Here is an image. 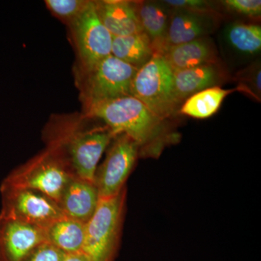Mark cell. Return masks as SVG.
<instances>
[{
    "instance_id": "cell-22",
    "label": "cell",
    "mask_w": 261,
    "mask_h": 261,
    "mask_svg": "<svg viewBox=\"0 0 261 261\" xmlns=\"http://www.w3.org/2000/svg\"><path fill=\"white\" fill-rule=\"evenodd\" d=\"M66 256L64 252L46 242L34 249L21 261H63Z\"/></svg>"
},
{
    "instance_id": "cell-25",
    "label": "cell",
    "mask_w": 261,
    "mask_h": 261,
    "mask_svg": "<svg viewBox=\"0 0 261 261\" xmlns=\"http://www.w3.org/2000/svg\"><path fill=\"white\" fill-rule=\"evenodd\" d=\"M63 261H89L88 258L85 256L82 252L78 253L70 254L67 255L65 260Z\"/></svg>"
},
{
    "instance_id": "cell-24",
    "label": "cell",
    "mask_w": 261,
    "mask_h": 261,
    "mask_svg": "<svg viewBox=\"0 0 261 261\" xmlns=\"http://www.w3.org/2000/svg\"><path fill=\"white\" fill-rule=\"evenodd\" d=\"M164 3L176 10L195 13H205L209 10V3L202 0H166Z\"/></svg>"
},
{
    "instance_id": "cell-12",
    "label": "cell",
    "mask_w": 261,
    "mask_h": 261,
    "mask_svg": "<svg viewBox=\"0 0 261 261\" xmlns=\"http://www.w3.org/2000/svg\"><path fill=\"white\" fill-rule=\"evenodd\" d=\"M98 16L113 37L142 33L135 3L123 0L94 1Z\"/></svg>"
},
{
    "instance_id": "cell-13",
    "label": "cell",
    "mask_w": 261,
    "mask_h": 261,
    "mask_svg": "<svg viewBox=\"0 0 261 261\" xmlns=\"http://www.w3.org/2000/svg\"><path fill=\"white\" fill-rule=\"evenodd\" d=\"M209 29L203 13L176 10L169 20L167 32L159 45L158 53L168 48L202 38Z\"/></svg>"
},
{
    "instance_id": "cell-19",
    "label": "cell",
    "mask_w": 261,
    "mask_h": 261,
    "mask_svg": "<svg viewBox=\"0 0 261 261\" xmlns=\"http://www.w3.org/2000/svg\"><path fill=\"white\" fill-rule=\"evenodd\" d=\"M233 91L232 89H222L217 86L204 89L187 98L181 106L180 112L192 118L205 119L219 111L225 98Z\"/></svg>"
},
{
    "instance_id": "cell-23",
    "label": "cell",
    "mask_w": 261,
    "mask_h": 261,
    "mask_svg": "<svg viewBox=\"0 0 261 261\" xmlns=\"http://www.w3.org/2000/svg\"><path fill=\"white\" fill-rule=\"evenodd\" d=\"M227 9L239 14L258 17L261 14L260 0H226L222 2Z\"/></svg>"
},
{
    "instance_id": "cell-11",
    "label": "cell",
    "mask_w": 261,
    "mask_h": 261,
    "mask_svg": "<svg viewBox=\"0 0 261 261\" xmlns=\"http://www.w3.org/2000/svg\"><path fill=\"white\" fill-rule=\"evenodd\" d=\"M99 201L94 182L73 177L65 187L58 205L65 217L86 224L97 210Z\"/></svg>"
},
{
    "instance_id": "cell-21",
    "label": "cell",
    "mask_w": 261,
    "mask_h": 261,
    "mask_svg": "<svg viewBox=\"0 0 261 261\" xmlns=\"http://www.w3.org/2000/svg\"><path fill=\"white\" fill-rule=\"evenodd\" d=\"M46 6L55 17L72 25L87 9L91 1L88 0H46Z\"/></svg>"
},
{
    "instance_id": "cell-16",
    "label": "cell",
    "mask_w": 261,
    "mask_h": 261,
    "mask_svg": "<svg viewBox=\"0 0 261 261\" xmlns=\"http://www.w3.org/2000/svg\"><path fill=\"white\" fill-rule=\"evenodd\" d=\"M150 39L145 33L124 37H113L111 55L115 58L139 68L154 54Z\"/></svg>"
},
{
    "instance_id": "cell-18",
    "label": "cell",
    "mask_w": 261,
    "mask_h": 261,
    "mask_svg": "<svg viewBox=\"0 0 261 261\" xmlns=\"http://www.w3.org/2000/svg\"><path fill=\"white\" fill-rule=\"evenodd\" d=\"M135 7L142 32L150 39L152 45L154 44L159 47L169 24L167 10L161 3L153 2L135 3Z\"/></svg>"
},
{
    "instance_id": "cell-3",
    "label": "cell",
    "mask_w": 261,
    "mask_h": 261,
    "mask_svg": "<svg viewBox=\"0 0 261 261\" xmlns=\"http://www.w3.org/2000/svg\"><path fill=\"white\" fill-rule=\"evenodd\" d=\"M126 189L118 195L99 199L97 210L85 226L82 253L89 261H114L121 233Z\"/></svg>"
},
{
    "instance_id": "cell-20",
    "label": "cell",
    "mask_w": 261,
    "mask_h": 261,
    "mask_svg": "<svg viewBox=\"0 0 261 261\" xmlns=\"http://www.w3.org/2000/svg\"><path fill=\"white\" fill-rule=\"evenodd\" d=\"M226 40L233 49L244 54H256L261 49V27L255 24L236 23L228 25Z\"/></svg>"
},
{
    "instance_id": "cell-5",
    "label": "cell",
    "mask_w": 261,
    "mask_h": 261,
    "mask_svg": "<svg viewBox=\"0 0 261 261\" xmlns=\"http://www.w3.org/2000/svg\"><path fill=\"white\" fill-rule=\"evenodd\" d=\"M130 94L137 98L161 119L177 106L173 89V72L161 54L152 58L136 72Z\"/></svg>"
},
{
    "instance_id": "cell-6",
    "label": "cell",
    "mask_w": 261,
    "mask_h": 261,
    "mask_svg": "<svg viewBox=\"0 0 261 261\" xmlns=\"http://www.w3.org/2000/svg\"><path fill=\"white\" fill-rule=\"evenodd\" d=\"M137 69L111 55L90 70L82 72L80 83L84 102H100L130 95Z\"/></svg>"
},
{
    "instance_id": "cell-7",
    "label": "cell",
    "mask_w": 261,
    "mask_h": 261,
    "mask_svg": "<svg viewBox=\"0 0 261 261\" xmlns=\"http://www.w3.org/2000/svg\"><path fill=\"white\" fill-rule=\"evenodd\" d=\"M0 218L47 228L65 217L59 205L41 192L0 185Z\"/></svg>"
},
{
    "instance_id": "cell-1",
    "label": "cell",
    "mask_w": 261,
    "mask_h": 261,
    "mask_svg": "<svg viewBox=\"0 0 261 261\" xmlns=\"http://www.w3.org/2000/svg\"><path fill=\"white\" fill-rule=\"evenodd\" d=\"M86 108L89 116L104 121L115 135L128 136L140 149L152 143L161 133V118L130 94L89 103Z\"/></svg>"
},
{
    "instance_id": "cell-2",
    "label": "cell",
    "mask_w": 261,
    "mask_h": 261,
    "mask_svg": "<svg viewBox=\"0 0 261 261\" xmlns=\"http://www.w3.org/2000/svg\"><path fill=\"white\" fill-rule=\"evenodd\" d=\"M73 177L62 154L49 146L35 159L13 170L1 185L41 192L58 205L65 187Z\"/></svg>"
},
{
    "instance_id": "cell-15",
    "label": "cell",
    "mask_w": 261,
    "mask_h": 261,
    "mask_svg": "<svg viewBox=\"0 0 261 261\" xmlns=\"http://www.w3.org/2000/svg\"><path fill=\"white\" fill-rule=\"evenodd\" d=\"M160 54L173 71L214 63V49L203 38L168 48Z\"/></svg>"
},
{
    "instance_id": "cell-14",
    "label": "cell",
    "mask_w": 261,
    "mask_h": 261,
    "mask_svg": "<svg viewBox=\"0 0 261 261\" xmlns=\"http://www.w3.org/2000/svg\"><path fill=\"white\" fill-rule=\"evenodd\" d=\"M173 72V89L177 104L204 89L216 87L221 80L214 63Z\"/></svg>"
},
{
    "instance_id": "cell-8",
    "label": "cell",
    "mask_w": 261,
    "mask_h": 261,
    "mask_svg": "<svg viewBox=\"0 0 261 261\" xmlns=\"http://www.w3.org/2000/svg\"><path fill=\"white\" fill-rule=\"evenodd\" d=\"M115 138L106 159L94 175V183L99 199L114 197L125 188L140 152V147L128 136L119 135Z\"/></svg>"
},
{
    "instance_id": "cell-10",
    "label": "cell",
    "mask_w": 261,
    "mask_h": 261,
    "mask_svg": "<svg viewBox=\"0 0 261 261\" xmlns=\"http://www.w3.org/2000/svg\"><path fill=\"white\" fill-rule=\"evenodd\" d=\"M46 242L45 228L0 218V261H21Z\"/></svg>"
},
{
    "instance_id": "cell-9",
    "label": "cell",
    "mask_w": 261,
    "mask_h": 261,
    "mask_svg": "<svg viewBox=\"0 0 261 261\" xmlns=\"http://www.w3.org/2000/svg\"><path fill=\"white\" fill-rule=\"evenodd\" d=\"M82 72L93 68L111 56L113 36L98 16L94 1H91L83 14L70 25Z\"/></svg>"
},
{
    "instance_id": "cell-17",
    "label": "cell",
    "mask_w": 261,
    "mask_h": 261,
    "mask_svg": "<svg viewBox=\"0 0 261 261\" xmlns=\"http://www.w3.org/2000/svg\"><path fill=\"white\" fill-rule=\"evenodd\" d=\"M86 224L75 220L62 218L45 229L47 243L67 255L82 251Z\"/></svg>"
},
{
    "instance_id": "cell-4",
    "label": "cell",
    "mask_w": 261,
    "mask_h": 261,
    "mask_svg": "<svg viewBox=\"0 0 261 261\" xmlns=\"http://www.w3.org/2000/svg\"><path fill=\"white\" fill-rule=\"evenodd\" d=\"M115 137L108 127L75 129L57 138L49 146L62 154L75 177L94 182L98 163Z\"/></svg>"
}]
</instances>
